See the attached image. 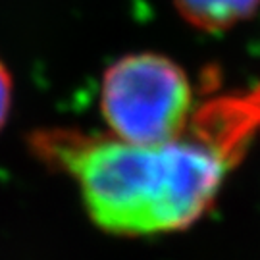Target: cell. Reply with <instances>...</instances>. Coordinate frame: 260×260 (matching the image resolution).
<instances>
[{"label":"cell","mask_w":260,"mask_h":260,"mask_svg":"<svg viewBox=\"0 0 260 260\" xmlns=\"http://www.w3.org/2000/svg\"><path fill=\"white\" fill-rule=\"evenodd\" d=\"M39 158L72 174L89 218L114 235H162L187 230L214 205L235 164L185 131L160 145L75 131H41Z\"/></svg>","instance_id":"cell-1"},{"label":"cell","mask_w":260,"mask_h":260,"mask_svg":"<svg viewBox=\"0 0 260 260\" xmlns=\"http://www.w3.org/2000/svg\"><path fill=\"white\" fill-rule=\"evenodd\" d=\"M99 96L112 137L135 145H160L181 137L195 110L185 70L152 50L123 54L108 66Z\"/></svg>","instance_id":"cell-2"},{"label":"cell","mask_w":260,"mask_h":260,"mask_svg":"<svg viewBox=\"0 0 260 260\" xmlns=\"http://www.w3.org/2000/svg\"><path fill=\"white\" fill-rule=\"evenodd\" d=\"M177 14L189 25L208 33H220L251 19L260 0H172Z\"/></svg>","instance_id":"cell-3"},{"label":"cell","mask_w":260,"mask_h":260,"mask_svg":"<svg viewBox=\"0 0 260 260\" xmlns=\"http://www.w3.org/2000/svg\"><path fill=\"white\" fill-rule=\"evenodd\" d=\"M12 94H14V83L10 75L8 66L0 58V131L6 125V120L10 116V106H12Z\"/></svg>","instance_id":"cell-4"}]
</instances>
